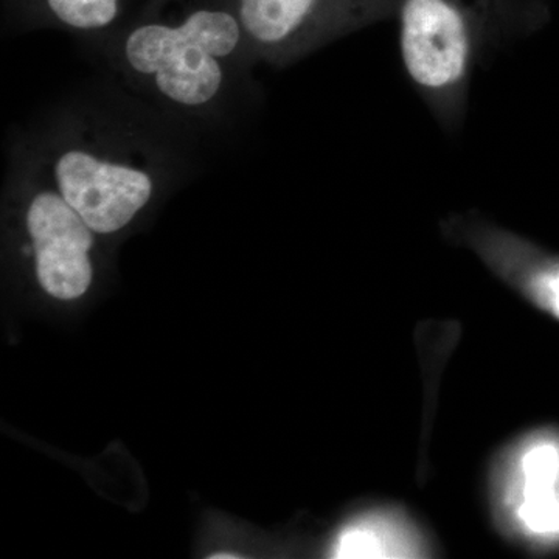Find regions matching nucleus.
<instances>
[{
  "label": "nucleus",
  "instance_id": "1",
  "mask_svg": "<svg viewBox=\"0 0 559 559\" xmlns=\"http://www.w3.org/2000/svg\"><path fill=\"white\" fill-rule=\"evenodd\" d=\"M121 75L165 108L207 116L255 60L234 0H146L109 33Z\"/></svg>",
  "mask_w": 559,
  "mask_h": 559
},
{
  "label": "nucleus",
  "instance_id": "2",
  "mask_svg": "<svg viewBox=\"0 0 559 559\" xmlns=\"http://www.w3.org/2000/svg\"><path fill=\"white\" fill-rule=\"evenodd\" d=\"M549 14L546 0H399L401 61L441 130L465 123L484 53L539 31Z\"/></svg>",
  "mask_w": 559,
  "mask_h": 559
},
{
  "label": "nucleus",
  "instance_id": "3",
  "mask_svg": "<svg viewBox=\"0 0 559 559\" xmlns=\"http://www.w3.org/2000/svg\"><path fill=\"white\" fill-rule=\"evenodd\" d=\"M112 128L81 117L44 139L31 157L97 235L130 226L165 180L157 150Z\"/></svg>",
  "mask_w": 559,
  "mask_h": 559
},
{
  "label": "nucleus",
  "instance_id": "4",
  "mask_svg": "<svg viewBox=\"0 0 559 559\" xmlns=\"http://www.w3.org/2000/svg\"><path fill=\"white\" fill-rule=\"evenodd\" d=\"M253 58L288 66L371 25L393 20L399 0H234Z\"/></svg>",
  "mask_w": 559,
  "mask_h": 559
},
{
  "label": "nucleus",
  "instance_id": "5",
  "mask_svg": "<svg viewBox=\"0 0 559 559\" xmlns=\"http://www.w3.org/2000/svg\"><path fill=\"white\" fill-rule=\"evenodd\" d=\"M16 179L25 197V229L31 240L22 252L32 257L40 288L55 299H80L94 280L91 252L97 234L31 157L21 162Z\"/></svg>",
  "mask_w": 559,
  "mask_h": 559
},
{
  "label": "nucleus",
  "instance_id": "6",
  "mask_svg": "<svg viewBox=\"0 0 559 559\" xmlns=\"http://www.w3.org/2000/svg\"><path fill=\"white\" fill-rule=\"evenodd\" d=\"M495 506L503 527L525 539L559 536V443L528 439L507 450L495 473Z\"/></svg>",
  "mask_w": 559,
  "mask_h": 559
},
{
  "label": "nucleus",
  "instance_id": "7",
  "mask_svg": "<svg viewBox=\"0 0 559 559\" xmlns=\"http://www.w3.org/2000/svg\"><path fill=\"white\" fill-rule=\"evenodd\" d=\"M425 540L403 514L371 511L341 528L331 547L333 558H417Z\"/></svg>",
  "mask_w": 559,
  "mask_h": 559
},
{
  "label": "nucleus",
  "instance_id": "8",
  "mask_svg": "<svg viewBox=\"0 0 559 559\" xmlns=\"http://www.w3.org/2000/svg\"><path fill=\"white\" fill-rule=\"evenodd\" d=\"M28 24L83 35H109L123 24L132 0H9Z\"/></svg>",
  "mask_w": 559,
  "mask_h": 559
},
{
  "label": "nucleus",
  "instance_id": "9",
  "mask_svg": "<svg viewBox=\"0 0 559 559\" xmlns=\"http://www.w3.org/2000/svg\"><path fill=\"white\" fill-rule=\"evenodd\" d=\"M212 559H235V558H240L238 557V555H231V554H216V555H212V557H210Z\"/></svg>",
  "mask_w": 559,
  "mask_h": 559
}]
</instances>
